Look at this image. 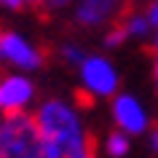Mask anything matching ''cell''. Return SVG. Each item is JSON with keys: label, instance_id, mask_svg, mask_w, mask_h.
<instances>
[{"label": "cell", "instance_id": "ba28073f", "mask_svg": "<svg viewBox=\"0 0 158 158\" xmlns=\"http://www.w3.org/2000/svg\"><path fill=\"white\" fill-rule=\"evenodd\" d=\"M126 38H129V30H126V24L121 22V19H113V30L107 32L105 43H107V46H121Z\"/></svg>", "mask_w": 158, "mask_h": 158}, {"label": "cell", "instance_id": "8fae6325", "mask_svg": "<svg viewBox=\"0 0 158 158\" xmlns=\"http://www.w3.org/2000/svg\"><path fill=\"white\" fill-rule=\"evenodd\" d=\"M150 142H153V150L158 153V126L153 129V137H150Z\"/></svg>", "mask_w": 158, "mask_h": 158}, {"label": "cell", "instance_id": "2e32d148", "mask_svg": "<svg viewBox=\"0 0 158 158\" xmlns=\"http://www.w3.org/2000/svg\"><path fill=\"white\" fill-rule=\"evenodd\" d=\"M156 43H158V40H156Z\"/></svg>", "mask_w": 158, "mask_h": 158}, {"label": "cell", "instance_id": "5bb4252c", "mask_svg": "<svg viewBox=\"0 0 158 158\" xmlns=\"http://www.w3.org/2000/svg\"><path fill=\"white\" fill-rule=\"evenodd\" d=\"M86 158H94V153H89V156H86Z\"/></svg>", "mask_w": 158, "mask_h": 158}, {"label": "cell", "instance_id": "277c9868", "mask_svg": "<svg viewBox=\"0 0 158 158\" xmlns=\"http://www.w3.org/2000/svg\"><path fill=\"white\" fill-rule=\"evenodd\" d=\"M32 83L19 75H0V113H22L27 102L32 99Z\"/></svg>", "mask_w": 158, "mask_h": 158}, {"label": "cell", "instance_id": "5b68a950", "mask_svg": "<svg viewBox=\"0 0 158 158\" xmlns=\"http://www.w3.org/2000/svg\"><path fill=\"white\" fill-rule=\"evenodd\" d=\"M126 3L123 0H78L75 19L83 27H97L107 19H115Z\"/></svg>", "mask_w": 158, "mask_h": 158}, {"label": "cell", "instance_id": "6da1fadb", "mask_svg": "<svg viewBox=\"0 0 158 158\" xmlns=\"http://www.w3.org/2000/svg\"><path fill=\"white\" fill-rule=\"evenodd\" d=\"M0 156L3 158H40L43 137L32 115L8 113L0 118Z\"/></svg>", "mask_w": 158, "mask_h": 158}, {"label": "cell", "instance_id": "7c38bea8", "mask_svg": "<svg viewBox=\"0 0 158 158\" xmlns=\"http://www.w3.org/2000/svg\"><path fill=\"white\" fill-rule=\"evenodd\" d=\"M24 3H32V6H40L43 0H24Z\"/></svg>", "mask_w": 158, "mask_h": 158}, {"label": "cell", "instance_id": "8992f818", "mask_svg": "<svg viewBox=\"0 0 158 158\" xmlns=\"http://www.w3.org/2000/svg\"><path fill=\"white\" fill-rule=\"evenodd\" d=\"M113 115H115V123L129 134H139L145 131L148 126V118H145V110L139 107V102L131 99V97H118L115 105H113Z\"/></svg>", "mask_w": 158, "mask_h": 158}, {"label": "cell", "instance_id": "9c48e42d", "mask_svg": "<svg viewBox=\"0 0 158 158\" xmlns=\"http://www.w3.org/2000/svg\"><path fill=\"white\" fill-rule=\"evenodd\" d=\"M62 54H64L67 62H75V64H81V62L86 59V54H83L81 48H75V46H64V48H62Z\"/></svg>", "mask_w": 158, "mask_h": 158}, {"label": "cell", "instance_id": "7a4b0ae2", "mask_svg": "<svg viewBox=\"0 0 158 158\" xmlns=\"http://www.w3.org/2000/svg\"><path fill=\"white\" fill-rule=\"evenodd\" d=\"M81 75H83V86L89 89L91 97H110L118 86L115 70L102 56H86L81 62Z\"/></svg>", "mask_w": 158, "mask_h": 158}, {"label": "cell", "instance_id": "52a82bcc", "mask_svg": "<svg viewBox=\"0 0 158 158\" xmlns=\"http://www.w3.org/2000/svg\"><path fill=\"white\" fill-rule=\"evenodd\" d=\"M107 150H110V156L123 158L126 153H129V139H126V134H123V131L110 134V139H107Z\"/></svg>", "mask_w": 158, "mask_h": 158}, {"label": "cell", "instance_id": "30bf717a", "mask_svg": "<svg viewBox=\"0 0 158 158\" xmlns=\"http://www.w3.org/2000/svg\"><path fill=\"white\" fill-rule=\"evenodd\" d=\"M0 6H8V8H22L24 0H0Z\"/></svg>", "mask_w": 158, "mask_h": 158}, {"label": "cell", "instance_id": "4fadbf2b", "mask_svg": "<svg viewBox=\"0 0 158 158\" xmlns=\"http://www.w3.org/2000/svg\"><path fill=\"white\" fill-rule=\"evenodd\" d=\"M156 81H158V54H156Z\"/></svg>", "mask_w": 158, "mask_h": 158}, {"label": "cell", "instance_id": "9a60e30c", "mask_svg": "<svg viewBox=\"0 0 158 158\" xmlns=\"http://www.w3.org/2000/svg\"><path fill=\"white\" fill-rule=\"evenodd\" d=\"M0 158H3V156H0Z\"/></svg>", "mask_w": 158, "mask_h": 158}, {"label": "cell", "instance_id": "3957f363", "mask_svg": "<svg viewBox=\"0 0 158 158\" xmlns=\"http://www.w3.org/2000/svg\"><path fill=\"white\" fill-rule=\"evenodd\" d=\"M0 59L24 70H35L43 64V56L30 43H24L16 32H6V30H0Z\"/></svg>", "mask_w": 158, "mask_h": 158}]
</instances>
